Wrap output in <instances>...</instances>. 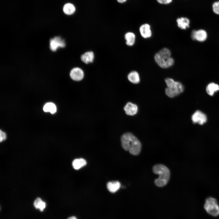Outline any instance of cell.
Here are the masks:
<instances>
[{
  "label": "cell",
  "mask_w": 219,
  "mask_h": 219,
  "mask_svg": "<svg viewBox=\"0 0 219 219\" xmlns=\"http://www.w3.org/2000/svg\"><path fill=\"white\" fill-rule=\"evenodd\" d=\"M33 205L36 209H39L41 211H43L46 207V203L39 197H37L35 200Z\"/></svg>",
  "instance_id": "cell-19"
},
{
  "label": "cell",
  "mask_w": 219,
  "mask_h": 219,
  "mask_svg": "<svg viewBox=\"0 0 219 219\" xmlns=\"http://www.w3.org/2000/svg\"><path fill=\"white\" fill-rule=\"evenodd\" d=\"M124 109L127 115L134 116L137 113L138 107L136 104L128 102L124 107Z\"/></svg>",
  "instance_id": "cell-10"
},
{
  "label": "cell",
  "mask_w": 219,
  "mask_h": 219,
  "mask_svg": "<svg viewBox=\"0 0 219 219\" xmlns=\"http://www.w3.org/2000/svg\"><path fill=\"white\" fill-rule=\"evenodd\" d=\"M206 90L209 95L212 96L215 92L219 90V85L214 83H210L207 85Z\"/></svg>",
  "instance_id": "cell-17"
},
{
  "label": "cell",
  "mask_w": 219,
  "mask_h": 219,
  "mask_svg": "<svg viewBox=\"0 0 219 219\" xmlns=\"http://www.w3.org/2000/svg\"><path fill=\"white\" fill-rule=\"evenodd\" d=\"M204 208L209 214L214 216L219 214V206L216 199L209 197L205 200Z\"/></svg>",
  "instance_id": "cell-5"
},
{
  "label": "cell",
  "mask_w": 219,
  "mask_h": 219,
  "mask_svg": "<svg viewBox=\"0 0 219 219\" xmlns=\"http://www.w3.org/2000/svg\"><path fill=\"white\" fill-rule=\"evenodd\" d=\"M50 47L51 50L55 51L59 47H64L65 46L64 40L59 36H56L50 40Z\"/></svg>",
  "instance_id": "cell-6"
},
{
  "label": "cell",
  "mask_w": 219,
  "mask_h": 219,
  "mask_svg": "<svg viewBox=\"0 0 219 219\" xmlns=\"http://www.w3.org/2000/svg\"><path fill=\"white\" fill-rule=\"evenodd\" d=\"M67 219H77V218L74 216H72L68 217Z\"/></svg>",
  "instance_id": "cell-26"
},
{
  "label": "cell",
  "mask_w": 219,
  "mask_h": 219,
  "mask_svg": "<svg viewBox=\"0 0 219 219\" xmlns=\"http://www.w3.org/2000/svg\"><path fill=\"white\" fill-rule=\"evenodd\" d=\"M127 0H117V2L120 3H123L125 2Z\"/></svg>",
  "instance_id": "cell-25"
},
{
  "label": "cell",
  "mask_w": 219,
  "mask_h": 219,
  "mask_svg": "<svg viewBox=\"0 0 219 219\" xmlns=\"http://www.w3.org/2000/svg\"><path fill=\"white\" fill-rule=\"evenodd\" d=\"M139 31L142 36L144 38H149L151 36L150 26L148 24L142 25L140 27Z\"/></svg>",
  "instance_id": "cell-11"
},
{
  "label": "cell",
  "mask_w": 219,
  "mask_h": 219,
  "mask_svg": "<svg viewBox=\"0 0 219 219\" xmlns=\"http://www.w3.org/2000/svg\"><path fill=\"white\" fill-rule=\"evenodd\" d=\"M43 110L45 112H50L52 114H54L56 112L57 108L54 103H47L44 105Z\"/></svg>",
  "instance_id": "cell-21"
},
{
  "label": "cell",
  "mask_w": 219,
  "mask_h": 219,
  "mask_svg": "<svg viewBox=\"0 0 219 219\" xmlns=\"http://www.w3.org/2000/svg\"><path fill=\"white\" fill-rule=\"evenodd\" d=\"M94 54L92 51H88L85 53L81 56L82 61L86 64L92 62L94 59Z\"/></svg>",
  "instance_id": "cell-15"
},
{
  "label": "cell",
  "mask_w": 219,
  "mask_h": 219,
  "mask_svg": "<svg viewBox=\"0 0 219 219\" xmlns=\"http://www.w3.org/2000/svg\"><path fill=\"white\" fill-rule=\"evenodd\" d=\"M63 10L65 14L71 15L73 14L75 12V8L72 4L67 3L64 6Z\"/></svg>",
  "instance_id": "cell-20"
},
{
  "label": "cell",
  "mask_w": 219,
  "mask_h": 219,
  "mask_svg": "<svg viewBox=\"0 0 219 219\" xmlns=\"http://www.w3.org/2000/svg\"><path fill=\"white\" fill-rule=\"evenodd\" d=\"M6 135L5 133L4 132L0 130V141L1 142L6 139Z\"/></svg>",
  "instance_id": "cell-23"
},
{
  "label": "cell",
  "mask_w": 219,
  "mask_h": 219,
  "mask_svg": "<svg viewBox=\"0 0 219 219\" xmlns=\"http://www.w3.org/2000/svg\"><path fill=\"white\" fill-rule=\"evenodd\" d=\"M121 141L123 148L131 154L137 155L140 153L141 143L132 133L127 132L123 134L121 136Z\"/></svg>",
  "instance_id": "cell-1"
},
{
  "label": "cell",
  "mask_w": 219,
  "mask_h": 219,
  "mask_svg": "<svg viewBox=\"0 0 219 219\" xmlns=\"http://www.w3.org/2000/svg\"><path fill=\"white\" fill-rule=\"evenodd\" d=\"M211 9L214 14L219 16V0L215 1L212 3Z\"/></svg>",
  "instance_id": "cell-22"
},
{
  "label": "cell",
  "mask_w": 219,
  "mask_h": 219,
  "mask_svg": "<svg viewBox=\"0 0 219 219\" xmlns=\"http://www.w3.org/2000/svg\"><path fill=\"white\" fill-rule=\"evenodd\" d=\"M127 78L128 80L131 83L137 84L140 81V78L138 73L136 71H133L130 72L128 75Z\"/></svg>",
  "instance_id": "cell-14"
},
{
  "label": "cell",
  "mask_w": 219,
  "mask_h": 219,
  "mask_svg": "<svg viewBox=\"0 0 219 219\" xmlns=\"http://www.w3.org/2000/svg\"><path fill=\"white\" fill-rule=\"evenodd\" d=\"M191 37L193 40L200 42H203L207 39V34L206 31L204 30H194L192 31Z\"/></svg>",
  "instance_id": "cell-8"
},
{
  "label": "cell",
  "mask_w": 219,
  "mask_h": 219,
  "mask_svg": "<svg viewBox=\"0 0 219 219\" xmlns=\"http://www.w3.org/2000/svg\"><path fill=\"white\" fill-rule=\"evenodd\" d=\"M70 75L74 80L79 81L82 80L84 76L83 70L79 68H75L71 71Z\"/></svg>",
  "instance_id": "cell-9"
},
{
  "label": "cell",
  "mask_w": 219,
  "mask_h": 219,
  "mask_svg": "<svg viewBox=\"0 0 219 219\" xmlns=\"http://www.w3.org/2000/svg\"><path fill=\"white\" fill-rule=\"evenodd\" d=\"M158 2L162 4L166 5L171 3L172 0H157Z\"/></svg>",
  "instance_id": "cell-24"
},
{
  "label": "cell",
  "mask_w": 219,
  "mask_h": 219,
  "mask_svg": "<svg viewBox=\"0 0 219 219\" xmlns=\"http://www.w3.org/2000/svg\"><path fill=\"white\" fill-rule=\"evenodd\" d=\"M153 170L154 173L159 175L158 178L155 181V185L159 187L166 185L170 177V173L169 169L163 164H158L153 166Z\"/></svg>",
  "instance_id": "cell-3"
},
{
  "label": "cell",
  "mask_w": 219,
  "mask_h": 219,
  "mask_svg": "<svg viewBox=\"0 0 219 219\" xmlns=\"http://www.w3.org/2000/svg\"><path fill=\"white\" fill-rule=\"evenodd\" d=\"M154 59L158 65L163 68H169L174 63V60L171 57V52L167 48H164L156 53Z\"/></svg>",
  "instance_id": "cell-2"
},
{
  "label": "cell",
  "mask_w": 219,
  "mask_h": 219,
  "mask_svg": "<svg viewBox=\"0 0 219 219\" xmlns=\"http://www.w3.org/2000/svg\"><path fill=\"white\" fill-rule=\"evenodd\" d=\"M86 163V162L85 159L82 158H77L73 161L72 165L74 169L78 170L85 166Z\"/></svg>",
  "instance_id": "cell-16"
},
{
  "label": "cell",
  "mask_w": 219,
  "mask_h": 219,
  "mask_svg": "<svg viewBox=\"0 0 219 219\" xmlns=\"http://www.w3.org/2000/svg\"><path fill=\"white\" fill-rule=\"evenodd\" d=\"M165 81L167 86L165 89V93L169 97H174L183 92L184 87L180 82L169 78H166Z\"/></svg>",
  "instance_id": "cell-4"
},
{
  "label": "cell",
  "mask_w": 219,
  "mask_h": 219,
  "mask_svg": "<svg viewBox=\"0 0 219 219\" xmlns=\"http://www.w3.org/2000/svg\"><path fill=\"white\" fill-rule=\"evenodd\" d=\"M126 40V44L128 46H132L134 44L135 36L132 32H128L126 33L124 36Z\"/></svg>",
  "instance_id": "cell-18"
},
{
  "label": "cell",
  "mask_w": 219,
  "mask_h": 219,
  "mask_svg": "<svg viewBox=\"0 0 219 219\" xmlns=\"http://www.w3.org/2000/svg\"><path fill=\"white\" fill-rule=\"evenodd\" d=\"M178 27L181 29L185 30L189 27L190 20L187 17H182L176 19Z\"/></svg>",
  "instance_id": "cell-12"
},
{
  "label": "cell",
  "mask_w": 219,
  "mask_h": 219,
  "mask_svg": "<svg viewBox=\"0 0 219 219\" xmlns=\"http://www.w3.org/2000/svg\"><path fill=\"white\" fill-rule=\"evenodd\" d=\"M207 119L206 115L199 110L196 111L192 116V120L193 123L201 125L206 123Z\"/></svg>",
  "instance_id": "cell-7"
},
{
  "label": "cell",
  "mask_w": 219,
  "mask_h": 219,
  "mask_svg": "<svg viewBox=\"0 0 219 219\" xmlns=\"http://www.w3.org/2000/svg\"><path fill=\"white\" fill-rule=\"evenodd\" d=\"M120 186V183L118 181H112L109 182L107 183V187L110 192L114 193L119 190Z\"/></svg>",
  "instance_id": "cell-13"
}]
</instances>
